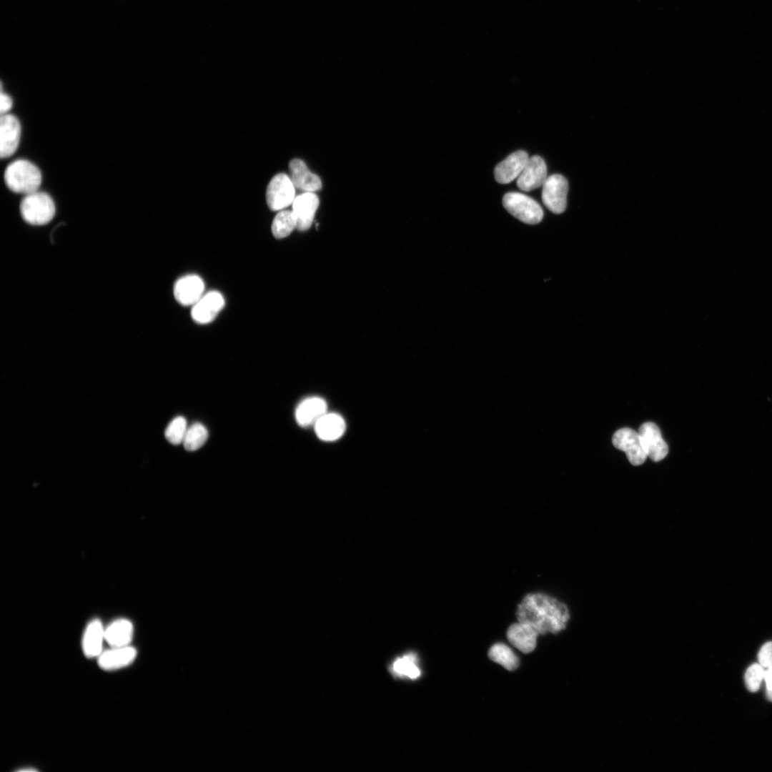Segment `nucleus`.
Here are the masks:
<instances>
[{"instance_id": "obj_13", "label": "nucleus", "mask_w": 772, "mask_h": 772, "mask_svg": "<svg viewBox=\"0 0 772 772\" xmlns=\"http://www.w3.org/2000/svg\"><path fill=\"white\" fill-rule=\"evenodd\" d=\"M204 291V281L196 274L182 277L176 281L173 288L174 298L184 306L194 305L203 296Z\"/></svg>"}, {"instance_id": "obj_6", "label": "nucleus", "mask_w": 772, "mask_h": 772, "mask_svg": "<svg viewBox=\"0 0 772 772\" xmlns=\"http://www.w3.org/2000/svg\"><path fill=\"white\" fill-rule=\"evenodd\" d=\"M568 189V181L563 175L554 174L548 177L542 186L543 204L555 214L563 213L566 208Z\"/></svg>"}, {"instance_id": "obj_11", "label": "nucleus", "mask_w": 772, "mask_h": 772, "mask_svg": "<svg viewBox=\"0 0 772 772\" xmlns=\"http://www.w3.org/2000/svg\"><path fill=\"white\" fill-rule=\"evenodd\" d=\"M547 167L542 157L538 155L529 157L522 172L517 178L518 187L524 192H530L543 186L547 179Z\"/></svg>"}, {"instance_id": "obj_15", "label": "nucleus", "mask_w": 772, "mask_h": 772, "mask_svg": "<svg viewBox=\"0 0 772 772\" xmlns=\"http://www.w3.org/2000/svg\"><path fill=\"white\" fill-rule=\"evenodd\" d=\"M528 159V154L524 150L513 152L495 167V180L500 184H508L517 179Z\"/></svg>"}, {"instance_id": "obj_20", "label": "nucleus", "mask_w": 772, "mask_h": 772, "mask_svg": "<svg viewBox=\"0 0 772 772\" xmlns=\"http://www.w3.org/2000/svg\"><path fill=\"white\" fill-rule=\"evenodd\" d=\"M344 419L337 413H326L315 425L317 437L325 441L339 439L345 432Z\"/></svg>"}, {"instance_id": "obj_21", "label": "nucleus", "mask_w": 772, "mask_h": 772, "mask_svg": "<svg viewBox=\"0 0 772 772\" xmlns=\"http://www.w3.org/2000/svg\"><path fill=\"white\" fill-rule=\"evenodd\" d=\"M105 641L111 647L130 645L133 638L134 627L131 621L120 618L111 623L104 631Z\"/></svg>"}, {"instance_id": "obj_4", "label": "nucleus", "mask_w": 772, "mask_h": 772, "mask_svg": "<svg viewBox=\"0 0 772 772\" xmlns=\"http://www.w3.org/2000/svg\"><path fill=\"white\" fill-rule=\"evenodd\" d=\"M503 204L510 214L527 224H538L543 217L540 205L523 193L515 192L506 193L503 198Z\"/></svg>"}, {"instance_id": "obj_25", "label": "nucleus", "mask_w": 772, "mask_h": 772, "mask_svg": "<svg viewBox=\"0 0 772 772\" xmlns=\"http://www.w3.org/2000/svg\"><path fill=\"white\" fill-rule=\"evenodd\" d=\"M207 437L206 427L201 423H194L188 427L182 443L187 450L194 451L205 443Z\"/></svg>"}, {"instance_id": "obj_12", "label": "nucleus", "mask_w": 772, "mask_h": 772, "mask_svg": "<svg viewBox=\"0 0 772 772\" xmlns=\"http://www.w3.org/2000/svg\"><path fill=\"white\" fill-rule=\"evenodd\" d=\"M319 204V198L314 192H305L295 197L292 211L299 231H306L311 227Z\"/></svg>"}, {"instance_id": "obj_29", "label": "nucleus", "mask_w": 772, "mask_h": 772, "mask_svg": "<svg viewBox=\"0 0 772 772\" xmlns=\"http://www.w3.org/2000/svg\"><path fill=\"white\" fill-rule=\"evenodd\" d=\"M13 107V99L6 93L1 91L0 95V113L1 115L8 114Z\"/></svg>"}, {"instance_id": "obj_16", "label": "nucleus", "mask_w": 772, "mask_h": 772, "mask_svg": "<svg viewBox=\"0 0 772 772\" xmlns=\"http://www.w3.org/2000/svg\"><path fill=\"white\" fill-rule=\"evenodd\" d=\"M290 178L295 188L305 192H314L322 188L319 176L312 173L305 162L300 159H293L289 163Z\"/></svg>"}, {"instance_id": "obj_7", "label": "nucleus", "mask_w": 772, "mask_h": 772, "mask_svg": "<svg viewBox=\"0 0 772 772\" xmlns=\"http://www.w3.org/2000/svg\"><path fill=\"white\" fill-rule=\"evenodd\" d=\"M612 440L617 449L625 452L632 465H640L645 462L647 455L638 432L628 427L621 428L614 433Z\"/></svg>"}, {"instance_id": "obj_19", "label": "nucleus", "mask_w": 772, "mask_h": 772, "mask_svg": "<svg viewBox=\"0 0 772 772\" xmlns=\"http://www.w3.org/2000/svg\"><path fill=\"white\" fill-rule=\"evenodd\" d=\"M104 631L105 628L99 619H94L89 623L81 640L82 650L86 658H98L102 653L103 643L105 640Z\"/></svg>"}, {"instance_id": "obj_18", "label": "nucleus", "mask_w": 772, "mask_h": 772, "mask_svg": "<svg viewBox=\"0 0 772 772\" xmlns=\"http://www.w3.org/2000/svg\"><path fill=\"white\" fill-rule=\"evenodd\" d=\"M327 403L319 397H311L303 400L297 407L295 419L302 427L315 425L327 413Z\"/></svg>"}, {"instance_id": "obj_24", "label": "nucleus", "mask_w": 772, "mask_h": 772, "mask_svg": "<svg viewBox=\"0 0 772 772\" xmlns=\"http://www.w3.org/2000/svg\"><path fill=\"white\" fill-rule=\"evenodd\" d=\"M295 229H297V224L292 211H279L272 223L273 236L277 239H282L289 236Z\"/></svg>"}, {"instance_id": "obj_17", "label": "nucleus", "mask_w": 772, "mask_h": 772, "mask_svg": "<svg viewBox=\"0 0 772 772\" xmlns=\"http://www.w3.org/2000/svg\"><path fill=\"white\" fill-rule=\"evenodd\" d=\"M538 635L531 625L519 621L511 625L507 631L509 642L524 653H529L535 648Z\"/></svg>"}, {"instance_id": "obj_14", "label": "nucleus", "mask_w": 772, "mask_h": 772, "mask_svg": "<svg viewBox=\"0 0 772 772\" xmlns=\"http://www.w3.org/2000/svg\"><path fill=\"white\" fill-rule=\"evenodd\" d=\"M137 651L135 648L127 645L111 647L103 650L98 657V665L104 670H119L131 665L135 660Z\"/></svg>"}, {"instance_id": "obj_8", "label": "nucleus", "mask_w": 772, "mask_h": 772, "mask_svg": "<svg viewBox=\"0 0 772 772\" xmlns=\"http://www.w3.org/2000/svg\"><path fill=\"white\" fill-rule=\"evenodd\" d=\"M21 134V123L15 115L9 113L1 115L0 157L1 159L9 158L16 152Z\"/></svg>"}, {"instance_id": "obj_27", "label": "nucleus", "mask_w": 772, "mask_h": 772, "mask_svg": "<svg viewBox=\"0 0 772 772\" xmlns=\"http://www.w3.org/2000/svg\"><path fill=\"white\" fill-rule=\"evenodd\" d=\"M765 668L759 663H753L748 668L745 673V683L751 692H756L764 680Z\"/></svg>"}, {"instance_id": "obj_26", "label": "nucleus", "mask_w": 772, "mask_h": 772, "mask_svg": "<svg viewBox=\"0 0 772 772\" xmlns=\"http://www.w3.org/2000/svg\"><path fill=\"white\" fill-rule=\"evenodd\" d=\"M187 429L185 418L181 416L177 417L167 427L165 437L170 443L179 445L183 442Z\"/></svg>"}, {"instance_id": "obj_3", "label": "nucleus", "mask_w": 772, "mask_h": 772, "mask_svg": "<svg viewBox=\"0 0 772 772\" xmlns=\"http://www.w3.org/2000/svg\"><path fill=\"white\" fill-rule=\"evenodd\" d=\"M19 210L22 219L26 223L40 226L48 224L53 219L56 207L49 194L38 190L24 196L20 202Z\"/></svg>"}, {"instance_id": "obj_30", "label": "nucleus", "mask_w": 772, "mask_h": 772, "mask_svg": "<svg viewBox=\"0 0 772 772\" xmlns=\"http://www.w3.org/2000/svg\"><path fill=\"white\" fill-rule=\"evenodd\" d=\"M766 694L768 701H772V666L765 669Z\"/></svg>"}, {"instance_id": "obj_1", "label": "nucleus", "mask_w": 772, "mask_h": 772, "mask_svg": "<svg viewBox=\"0 0 772 772\" xmlns=\"http://www.w3.org/2000/svg\"><path fill=\"white\" fill-rule=\"evenodd\" d=\"M516 615L519 622L531 625L539 635L557 633L565 628L569 620L567 607L543 593L525 596L518 607Z\"/></svg>"}, {"instance_id": "obj_5", "label": "nucleus", "mask_w": 772, "mask_h": 772, "mask_svg": "<svg viewBox=\"0 0 772 772\" xmlns=\"http://www.w3.org/2000/svg\"><path fill=\"white\" fill-rule=\"evenodd\" d=\"M295 198V187L290 176L284 173L274 175L268 184L266 201L272 211H281L292 204Z\"/></svg>"}, {"instance_id": "obj_10", "label": "nucleus", "mask_w": 772, "mask_h": 772, "mask_svg": "<svg viewBox=\"0 0 772 772\" xmlns=\"http://www.w3.org/2000/svg\"><path fill=\"white\" fill-rule=\"evenodd\" d=\"M225 304L223 295L217 291H210L194 305L191 310L192 320L198 324H207L214 320Z\"/></svg>"}, {"instance_id": "obj_28", "label": "nucleus", "mask_w": 772, "mask_h": 772, "mask_svg": "<svg viewBox=\"0 0 772 772\" xmlns=\"http://www.w3.org/2000/svg\"><path fill=\"white\" fill-rule=\"evenodd\" d=\"M758 663L765 669L772 666V641L766 643L758 653Z\"/></svg>"}, {"instance_id": "obj_22", "label": "nucleus", "mask_w": 772, "mask_h": 772, "mask_svg": "<svg viewBox=\"0 0 772 772\" xmlns=\"http://www.w3.org/2000/svg\"><path fill=\"white\" fill-rule=\"evenodd\" d=\"M488 657L508 670H514L519 665V659L512 649L501 643L494 644L488 651Z\"/></svg>"}, {"instance_id": "obj_2", "label": "nucleus", "mask_w": 772, "mask_h": 772, "mask_svg": "<svg viewBox=\"0 0 772 772\" xmlns=\"http://www.w3.org/2000/svg\"><path fill=\"white\" fill-rule=\"evenodd\" d=\"M4 179L9 190L24 196L39 190L42 182V174L33 162L19 159L7 166Z\"/></svg>"}, {"instance_id": "obj_9", "label": "nucleus", "mask_w": 772, "mask_h": 772, "mask_svg": "<svg viewBox=\"0 0 772 772\" xmlns=\"http://www.w3.org/2000/svg\"><path fill=\"white\" fill-rule=\"evenodd\" d=\"M638 432L647 457L654 462H658L667 455L668 445L662 438L660 430L655 423H643Z\"/></svg>"}, {"instance_id": "obj_23", "label": "nucleus", "mask_w": 772, "mask_h": 772, "mask_svg": "<svg viewBox=\"0 0 772 772\" xmlns=\"http://www.w3.org/2000/svg\"><path fill=\"white\" fill-rule=\"evenodd\" d=\"M391 670L395 676L410 679H416L421 674L417 655L412 653L397 658L392 663Z\"/></svg>"}]
</instances>
